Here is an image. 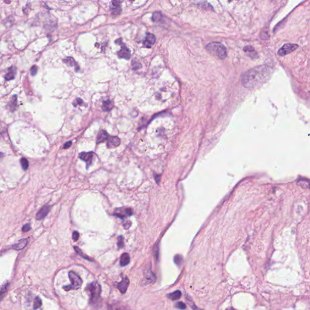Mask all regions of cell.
Wrapping results in <instances>:
<instances>
[{"label":"cell","mask_w":310,"mask_h":310,"mask_svg":"<svg viewBox=\"0 0 310 310\" xmlns=\"http://www.w3.org/2000/svg\"><path fill=\"white\" fill-rule=\"evenodd\" d=\"M131 224H132L131 222H130V221H126V222H124L123 226H124L125 229H128L130 227Z\"/></svg>","instance_id":"cell-35"},{"label":"cell","mask_w":310,"mask_h":310,"mask_svg":"<svg viewBox=\"0 0 310 310\" xmlns=\"http://www.w3.org/2000/svg\"><path fill=\"white\" fill-rule=\"evenodd\" d=\"M63 62L65 64H66L67 65H68L69 66L74 67L76 71H78L79 70V67L78 64L76 63L75 60L73 58H71V57H67L66 59L63 60Z\"/></svg>","instance_id":"cell-16"},{"label":"cell","mask_w":310,"mask_h":310,"mask_svg":"<svg viewBox=\"0 0 310 310\" xmlns=\"http://www.w3.org/2000/svg\"><path fill=\"white\" fill-rule=\"evenodd\" d=\"M31 229V224H26V225H24L23 227V228H22V232H24V233H26V232H29Z\"/></svg>","instance_id":"cell-30"},{"label":"cell","mask_w":310,"mask_h":310,"mask_svg":"<svg viewBox=\"0 0 310 310\" xmlns=\"http://www.w3.org/2000/svg\"><path fill=\"white\" fill-rule=\"evenodd\" d=\"M120 139L117 137H111L108 138L107 147L108 148H113L118 147L120 145Z\"/></svg>","instance_id":"cell-13"},{"label":"cell","mask_w":310,"mask_h":310,"mask_svg":"<svg viewBox=\"0 0 310 310\" xmlns=\"http://www.w3.org/2000/svg\"><path fill=\"white\" fill-rule=\"evenodd\" d=\"M273 70L267 66L250 69L242 75V84L247 89H254L267 82L272 77Z\"/></svg>","instance_id":"cell-1"},{"label":"cell","mask_w":310,"mask_h":310,"mask_svg":"<svg viewBox=\"0 0 310 310\" xmlns=\"http://www.w3.org/2000/svg\"><path fill=\"white\" fill-rule=\"evenodd\" d=\"M20 163H21V166L24 170H27V169L29 168V161H27V159H26L24 158H21L20 160Z\"/></svg>","instance_id":"cell-27"},{"label":"cell","mask_w":310,"mask_h":310,"mask_svg":"<svg viewBox=\"0 0 310 310\" xmlns=\"http://www.w3.org/2000/svg\"><path fill=\"white\" fill-rule=\"evenodd\" d=\"M42 305V301L41 299L39 297H36L35 298L34 302V307L33 308L34 310H37L39 308H40Z\"/></svg>","instance_id":"cell-26"},{"label":"cell","mask_w":310,"mask_h":310,"mask_svg":"<svg viewBox=\"0 0 310 310\" xmlns=\"http://www.w3.org/2000/svg\"><path fill=\"white\" fill-rule=\"evenodd\" d=\"M228 1H232V0H228Z\"/></svg>","instance_id":"cell-40"},{"label":"cell","mask_w":310,"mask_h":310,"mask_svg":"<svg viewBox=\"0 0 310 310\" xmlns=\"http://www.w3.org/2000/svg\"><path fill=\"white\" fill-rule=\"evenodd\" d=\"M130 281L127 277H124L122 278L121 282L116 283L117 288L120 291V292L122 294H124L127 290Z\"/></svg>","instance_id":"cell-9"},{"label":"cell","mask_w":310,"mask_h":310,"mask_svg":"<svg viewBox=\"0 0 310 310\" xmlns=\"http://www.w3.org/2000/svg\"><path fill=\"white\" fill-rule=\"evenodd\" d=\"M37 71H38V67L36 66H34L32 67V68L31 69V75L32 76H35L36 73H37Z\"/></svg>","instance_id":"cell-34"},{"label":"cell","mask_w":310,"mask_h":310,"mask_svg":"<svg viewBox=\"0 0 310 310\" xmlns=\"http://www.w3.org/2000/svg\"><path fill=\"white\" fill-rule=\"evenodd\" d=\"M15 73H16V67L14 66H12L9 69L8 72L5 75V79L6 81L13 79L15 78Z\"/></svg>","instance_id":"cell-17"},{"label":"cell","mask_w":310,"mask_h":310,"mask_svg":"<svg viewBox=\"0 0 310 310\" xmlns=\"http://www.w3.org/2000/svg\"><path fill=\"white\" fill-rule=\"evenodd\" d=\"M117 245L119 248H122L124 246V237L122 236H119L118 238V242Z\"/></svg>","instance_id":"cell-29"},{"label":"cell","mask_w":310,"mask_h":310,"mask_svg":"<svg viewBox=\"0 0 310 310\" xmlns=\"http://www.w3.org/2000/svg\"><path fill=\"white\" fill-rule=\"evenodd\" d=\"M69 277L71 284L63 286V289L65 291H68L70 290H78L81 286L82 280L76 273L70 271L69 273Z\"/></svg>","instance_id":"cell-4"},{"label":"cell","mask_w":310,"mask_h":310,"mask_svg":"<svg viewBox=\"0 0 310 310\" xmlns=\"http://www.w3.org/2000/svg\"><path fill=\"white\" fill-rule=\"evenodd\" d=\"M115 42L118 44V45L121 46V49L118 52V56L120 58H124L126 60H129L131 54L130 50L127 47V46L124 44V43L122 42V38H119L115 41Z\"/></svg>","instance_id":"cell-6"},{"label":"cell","mask_w":310,"mask_h":310,"mask_svg":"<svg viewBox=\"0 0 310 310\" xmlns=\"http://www.w3.org/2000/svg\"><path fill=\"white\" fill-rule=\"evenodd\" d=\"M8 286H9V283H5V284H4V285H3L2 286L1 291V297L3 296V294L5 293V292H6Z\"/></svg>","instance_id":"cell-31"},{"label":"cell","mask_w":310,"mask_h":310,"mask_svg":"<svg viewBox=\"0 0 310 310\" xmlns=\"http://www.w3.org/2000/svg\"><path fill=\"white\" fill-rule=\"evenodd\" d=\"M75 101L76 102V104H78V105H81V104L83 103V101L80 99V98H77L76 99Z\"/></svg>","instance_id":"cell-37"},{"label":"cell","mask_w":310,"mask_h":310,"mask_svg":"<svg viewBox=\"0 0 310 310\" xmlns=\"http://www.w3.org/2000/svg\"><path fill=\"white\" fill-rule=\"evenodd\" d=\"M176 307L179 309H181V310H184L186 308V305L184 303H183L182 302H179L176 304Z\"/></svg>","instance_id":"cell-33"},{"label":"cell","mask_w":310,"mask_h":310,"mask_svg":"<svg viewBox=\"0 0 310 310\" xmlns=\"http://www.w3.org/2000/svg\"><path fill=\"white\" fill-rule=\"evenodd\" d=\"M162 15L159 12H155L153 13L152 21L155 23H158L162 20Z\"/></svg>","instance_id":"cell-24"},{"label":"cell","mask_w":310,"mask_h":310,"mask_svg":"<svg viewBox=\"0 0 310 310\" xmlns=\"http://www.w3.org/2000/svg\"><path fill=\"white\" fill-rule=\"evenodd\" d=\"M156 41V38L155 35L151 34H147L145 40L143 41V46L145 47L151 48V46L155 44Z\"/></svg>","instance_id":"cell-11"},{"label":"cell","mask_w":310,"mask_h":310,"mask_svg":"<svg viewBox=\"0 0 310 310\" xmlns=\"http://www.w3.org/2000/svg\"><path fill=\"white\" fill-rule=\"evenodd\" d=\"M108 133H107L106 131L101 130L98 133V135L97 136V143L100 144V143L103 142L105 140L108 139Z\"/></svg>","instance_id":"cell-18"},{"label":"cell","mask_w":310,"mask_h":310,"mask_svg":"<svg viewBox=\"0 0 310 310\" xmlns=\"http://www.w3.org/2000/svg\"><path fill=\"white\" fill-rule=\"evenodd\" d=\"M74 249H75V251L76 252V253H77L78 255H79L80 256H81L82 258H84V259H86V260L90 261H93V259H91V258H90V257H89L88 256L86 255V254H84V253L82 251V250H81L79 247L75 246H74Z\"/></svg>","instance_id":"cell-21"},{"label":"cell","mask_w":310,"mask_h":310,"mask_svg":"<svg viewBox=\"0 0 310 310\" xmlns=\"http://www.w3.org/2000/svg\"><path fill=\"white\" fill-rule=\"evenodd\" d=\"M71 144H72L71 141L67 142L66 143H65V144H64V146H63V148H64V149H67V148H69V147L71 145Z\"/></svg>","instance_id":"cell-36"},{"label":"cell","mask_w":310,"mask_h":310,"mask_svg":"<svg viewBox=\"0 0 310 310\" xmlns=\"http://www.w3.org/2000/svg\"><path fill=\"white\" fill-rule=\"evenodd\" d=\"M129 1H133L134 0H129Z\"/></svg>","instance_id":"cell-39"},{"label":"cell","mask_w":310,"mask_h":310,"mask_svg":"<svg viewBox=\"0 0 310 310\" xmlns=\"http://www.w3.org/2000/svg\"><path fill=\"white\" fill-rule=\"evenodd\" d=\"M206 49L211 54L221 60L225 59L227 57L226 49L225 46L220 42H211L206 46Z\"/></svg>","instance_id":"cell-3"},{"label":"cell","mask_w":310,"mask_h":310,"mask_svg":"<svg viewBox=\"0 0 310 310\" xmlns=\"http://www.w3.org/2000/svg\"><path fill=\"white\" fill-rule=\"evenodd\" d=\"M4 1L7 4H9L10 2V0H4Z\"/></svg>","instance_id":"cell-38"},{"label":"cell","mask_w":310,"mask_h":310,"mask_svg":"<svg viewBox=\"0 0 310 310\" xmlns=\"http://www.w3.org/2000/svg\"><path fill=\"white\" fill-rule=\"evenodd\" d=\"M130 261V256L128 253H123L120 257V265L121 267H125L127 265Z\"/></svg>","instance_id":"cell-15"},{"label":"cell","mask_w":310,"mask_h":310,"mask_svg":"<svg viewBox=\"0 0 310 310\" xmlns=\"http://www.w3.org/2000/svg\"><path fill=\"white\" fill-rule=\"evenodd\" d=\"M50 210V206H44L41 208V210L38 212L36 214V219L37 220H42L48 214Z\"/></svg>","instance_id":"cell-12"},{"label":"cell","mask_w":310,"mask_h":310,"mask_svg":"<svg viewBox=\"0 0 310 310\" xmlns=\"http://www.w3.org/2000/svg\"><path fill=\"white\" fill-rule=\"evenodd\" d=\"M28 242H29L28 238L27 239H23L20 240L18 243L14 244L12 246V248L13 249H15V250H21L24 248H25V246L27 245Z\"/></svg>","instance_id":"cell-14"},{"label":"cell","mask_w":310,"mask_h":310,"mask_svg":"<svg viewBox=\"0 0 310 310\" xmlns=\"http://www.w3.org/2000/svg\"><path fill=\"white\" fill-rule=\"evenodd\" d=\"M243 50H244V52L247 53L250 57H251L253 58H256L257 57V53L254 50V48L253 47H251V46H248L245 47L244 49H243Z\"/></svg>","instance_id":"cell-19"},{"label":"cell","mask_w":310,"mask_h":310,"mask_svg":"<svg viewBox=\"0 0 310 310\" xmlns=\"http://www.w3.org/2000/svg\"><path fill=\"white\" fill-rule=\"evenodd\" d=\"M297 185H300L302 188L310 189V180H308L306 179H299L297 182Z\"/></svg>","instance_id":"cell-20"},{"label":"cell","mask_w":310,"mask_h":310,"mask_svg":"<svg viewBox=\"0 0 310 310\" xmlns=\"http://www.w3.org/2000/svg\"><path fill=\"white\" fill-rule=\"evenodd\" d=\"M16 100H17V97L16 95H14V96H13L12 100L9 103V105L10 107V110L12 111H14L15 110V108H16Z\"/></svg>","instance_id":"cell-25"},{"label":"cell","mask_w":310,"mask_h":310,"mask_svg":"<svg viewBox=\"0 0 310 310\" xmlns=\"http://www.w3.org/2000/svg\"><path fill=\"white\" fill-rule=\"evenodd\" d=\"M93 152H82L79 154V157L81 159L87 163V169H88L92 164L93 159Z\"/></svg>","instance_id":"cell-10"},{"label":"cell","mask_w":310,"mask_h":310,"mask_svg":"<svg viewBox=\"0 0 310 310\" xmlns=\"http://www.w3.org/2000/svg\"><path fill=\"white\" fill-rule=\"evenodd\" d=\"M79 233L76 231L73 232L72 233L73 240L75 242L77 241L79 239Z\"/></svg>","instance_id":"cell-32"},{"label":"cell","mask_w":310,"mask_h":310,"mask_svg":"<svg viewBox=\"0 0 310 310\" xmlns=\"http://www.w3.org/2000/svg\"><path fill=\"white\" fill-rule=\"evenodd\" d=\"M86 291L90 296V302L92 305H95L100 301L101 287L97 282L94 281L88 284L86 287Z\"/></svg>","instance_id":"cell-2"},{"label":"cell","mask_w":310,"mask_h":310,"mask_svg":"<svg viewBox=\"0 0 310 310\" xmlns=\"http://www.w3.org/2000/svg\"><path fill=\"white\" fill-rule=\"evenodd\" d=\"M133 214V210L128 207L116 208L114 210L113 216H115L120 219H124L128 217Z\"/></svg>","instance_id":"cell-5"},{"label":"cell","mask_w":310,"mask_h":310,"mask_svg":"<svg viewBox=\"0 0 310 310\" xmlns=\"http://www.w3.org/2000/svg\"><path fill=\"white\" fill-rule=\"evenodd\" d=\"M181 294H182L181 292L180 291L177 290V291L173 292L172 293L169 294L168 295V297H169V298H170L172 301H177L181 298Z\"/></svg>","instance_id":"cell-23"},{"label":"cell","mask_w":310,"mask_h":310,"mask_svg":"<svg viewBox=\"0 0 310 310\" xmlns=\"http://www.w3.org/2000/svg\"><path fill=\"white\" fill-rule=\"evenodd\" d=\"M122 0H111L110 10L113 15H119L121 12V4Z\"/></svg>","instance_id":"cell-8"},{"label":"cell","mask_w":310,"mask_h":310,"mask_svg":"<svg viewBox=\"0 0 310 310\" xmlns=\"http://www.w3.org/2000/svg\"><path fill=\"white\" fill-rule=\"evenodd\" d=\"M298 47V46L297 44H284L278 51V55L279 56H285L287 54H289L293 51H294Z\"/></svg>","instance_id":"cell-7"},{"label":"cell","mask_w":310,"mask_h":310,"mask_svg":"<svg viewBox=\"0 0 310 310\" xmlns=\"http://www.w3.org/2000/svg\"><path fill=\"white\" fill-rule=\"evenodd\" d=\"M182 261H183V259H182V257L181 256V255H176L174 256V263L178 265L179 267H180L182 263Z\"/></svg>","instance_id":"cell-28"},{"label":"cell","mask_w":310,"mask_h":310,"mask_svg":"<svg viewBox=\"0 0 310 310\" xmlns=\"http://www.w3.org/2000/svg\"><path fill=\"white\" fill-rule=\"evenodd\" d=\"M113 103L111 101L107 100L105 101H104L103 103V110L104 111H109L111 110L113 108Z\"/></svg>","instance_id":"cell-22"}]
</instances>
